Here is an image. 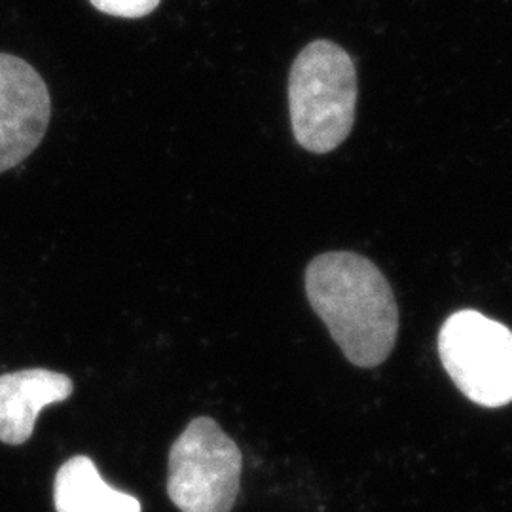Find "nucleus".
I'll return each instance as SVG.
<instances>
[{
  "label": "nucleus",
  "instance_id": "0eeeda50",
  "mask_svg": "<svg viewBox=\"0 0 512 512\" xmlns=\"http://www.w3.org/2000/svg\"><path fill=\"white\" fill-rule=\"evenodd\" d=\"M55 512H143L141 501L112 488L88 456L65 461L54 480Z\"/></svg>",
  "mask_w": 512,
  "mask_h": 512
},
{
  "label": "nucleus",
  "instance_id": "f257e3e1",
  "mask_svg": "<svg viewBox=\"0 0 512 512\" xmlns=\"http://www.w3.org/2000/svg\"><path fill=\"white\" fill-rule=\"evenodd\" d=\"M306 293L349 363L374 368L391 355L399 334V306L384 274L368 258L348 251L313 258Z\"/></svg>",
  "mask_w": 512,
  "mask_h": 512
},
{
  "label": "nucleus",
  "instance_id": "6e6552de",
  "mask_svg": "<svg viewBox=\"0 0 512 512\" xmlns=\"http://www.w3.org/2000/svg\"><path fill=\"white\" fill-rule=\"evenodd\" d=\"M93 8L114 18L139 19L152 14L162 0H90Z\"/></svg>",
  "mask_w": 512,
  "mask_h": 512
},
{
  "label": "nucleus",
  "instance_id": "39448f33",
  "mask_svg": "<svg viewBox=\"0 0 512 512\" xmlns=\"http://www.w3.org/2000/svg\"><path fill=\"white\" fill-rule=\"evenodd\" d=\"M50 118L52 99L37 69L21 57L0 54V173L35 152Z\"/></svg>",
  "mask_w": 512,
  "mask_h": 512
},
{
  "label": "nucleus",
  "instance_id": "f03ea898",
  "mask_svg": "<svg viewBox=\"0 0 512 512\" xmlns=\"http://www.w3.org/2000/svg\"><path fill=\"white\" fill-rule=\"evenodd\" d=\"M357 73L348 52L315 40L294 59L289 109L298 145L313 154L340 147L355 124Z\"/></svg>",
  "mask_w": 512,
  "mask_h": 512
},
{
  "label": "nucleus",
  "instance_id": "423d86ee",
  "mask_svg": "<svg viewBox=\"0 0 512 512\" xmlns=\"http://www.w3.org/2000/svg\"><path fill=\"white\" fill-rule=\"evenodd\" d=\"M73 380L48 368H25L0 376V442L19 446L31 439L38 414L73 395Z\"/></svg>",
  "mask_w": 512,
  "mask_h": 512
},
{
  "label": "nucleus",
  "instance_id": "20e7f679",
  "mask_svg": "<svg viewBox=\"0 0 512 512\" xmlns=\"http://www.w3.org/2000/svg\"><path fill=\"white\" fill-rule=\"evenodd\" d=\"M440 363L459 391L484 408L512 403V330L480 311L450 315L439 332Z\"/></svg>",
  "mask_w": 512,
  "mask_h": 512
},
{
  "label": "nucleus",
  "instance_id": "7ed1b4c3",
  "mask_svg": "<svg viewBox=\"0 0 512 512\" xmlns=\"http://www.w3.org/2000/svg\"><path fill=\"white\" fill-rule=\"evenodd\" d=\"M243 456L219 423L196 418L173 442L167 495L181 512H230L239 495Z\"/></svg>",
  "mask_w": 512,
  "mask_h": 512
}]
</instances>
